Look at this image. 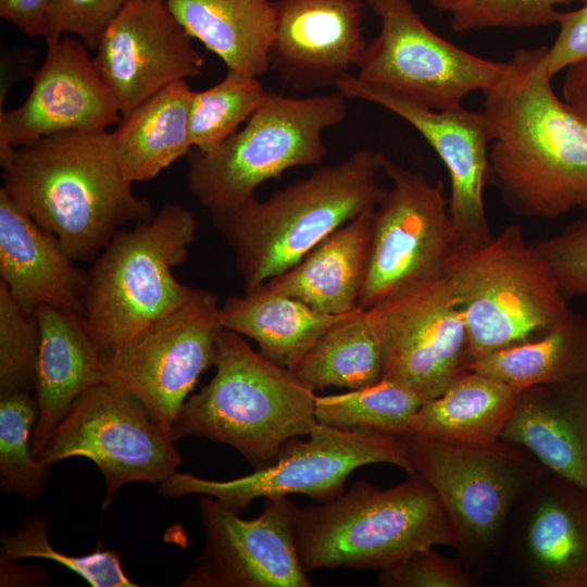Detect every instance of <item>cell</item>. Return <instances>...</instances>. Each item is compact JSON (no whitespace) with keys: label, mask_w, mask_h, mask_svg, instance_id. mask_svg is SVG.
<instances>
[{"label":"cell","mask_w":587,"mask_h":587,"mask_svg":"<svg viewBox=\"0 0 587 587\" xmlns=\"http://www.w3.org/2000/svg\"><path fill=\"white\" fill-rule=\"evenodd\" d=\"M462 0H429V2L441 12H452Z\"/></svg>","instance_id":"45"},{"label":"cell","mask_w":587,"mask_h":587,"mask_svg":"<svg viewBox=\"0 0 587 587\" xmlns=\"http://www.w3.org/2000/svg\"><path fill=\"white\" fill-rule=\"evenodd\" d=\"M587 0H462L452 11L454 32L504 27L523 28L542 26L561 21L564 12L557 5Z\"/></svg>","instance_id":"37"},{"label":"cell","mask_w":587,"mask_h":587,"mask_svg":"<svg viewBox=\"0 0 587 587\" xmlns=\"http://www.w3.org/2000/svg\"><path fill=\"white\" fill-rule=\"evenodd\" d=\"M95 65L122 114L203 72L204 58L165 0H128L103 34Z\"/></svg>","instance_id":"18"},{"label":"cell","mask_w":587,"mask_h":587,"mask_svg":"<svg viewBox=\"0 0 587 587\" xmlns=\"http://www.w3.org/2000/svg\"><path fill=\"white\" fill-rule=\"evenodd\" d=\"M442 277L466 326L470 362L538 338L571 313L565 295L515 224L482 247L455 249Z\"/></svg>","instance_id":"7"},{"label":"cell","mask_w":587,"mask_h":587,"mask_svg":"<svg viewBox=\"0 0 587 587\" xmlns=\"http://www.w3.org/2000/svg\"><path fill=\"white\" fill-rule=\"evenodd\" d=\"M340 92L294 98L270 91L243 126L216 151L191 150L187 187L212 215L254 198L263 183L296 166H316L327 149L323 134L347 115Z\"/></svg>","instance_id":"8"},{"label":"cell","mask_w":587,"mask_h":587,"mask_svg":"<svg viewBox=\"0 0 587 587\" xmlns=\"http://www.w3.org/2000/svg\"><path fill=\"white\" fill-rule=\"evenodd\" d=\"M193 90L176 82L122 114L111 132L116 161L130 182L158 176L192 150L189 111Z\"/></svg>","instance_id":"28"},{"label":"cell","mask_w":587,"mask_h":587,"mask_svg":"<svg viewBox=\"0 0 587 587\" xmlns=\"http://www.w3.org/2000/svg\"><path fill=\"white\" fill-rule=\"evenodd\" d=\"M392 487L358 480L319 505L297 508L295 537L307 572L319 569H388L417 549L455 548L448 515L417 473Z\"/></svg>","instance_id":"5"},{"label":"cell","mask_w":587,"mask_h":587,"mask_svg":"<svg viewBox=\"0 0 587 587\" xmlns=\"http://www.w3.org/2000/svg\"><path fill=\"white\" fill-rule=\"evenodd\" d=\"M385 160L380 152L357 150L263 201L253 198L212 215L233 251L245 289L290 270L336 229L374 211L386 192L377 183Z\"/></svg>","instance_id":"3"},{"label":"cell","mask_w":587,"mask_h":587,"mask_svg":"<svg viewBox=\"0 0 587 587\" xmlns=\"http://www.w3.org/2000/svg\"><path fill=\"white\" fill-rule=\"evenodd\" d=\"M271 68L295 90L334 86L366 47L361 0H275Z\"/></svg>","instance_id":"21"},{"label":"cell","mask_w":587,"mask_h":587,"mask_svg":"<svg viewBox=\"0 0 587 587\" xmlns=\"http://www.w3.org/2000/svg\"><path fill=\"white\" fill-rule=\"evenodd\" d=\"M217 298L195 288L177 310L130 341L102 354V382L140 400L171 437L199 376L214 365L224 329Z\"/></svg>","instance_id":"14"},{"label":"cell","mask_w":587,"mask_h":587,"mask_svg":"<svg viewBox=\"0 0 587 587\" xmlns=\"http://www.w3.org/2000/svg\"><path fill=\"white\" fill-rule=\"evenodd\" d=\"M520 392L466 370L440 396L423 402L410 421L407 436L448 442L501 439Z\"/></svg>","instance_id":"29"},{"label":"cell","mask_w":587,"mask_h":587,"mask_svg":"<svg viewBox=\"0 0 587 587\" xmlns=\"http://www.w3.org/2000/svg\"><path fill=\"white\" fill-rule=\"evenodd\" d=\"M335 89L348 100H363L392 112L433 147L450 177L448 203L455 249L477 248L491 240L483 191L490 180L489 145L494 134L483 111L422 108L370 86L353 74L342 77Z\"/></svg>","instance_id":"17"},{"label":"cell","mask_w":587,"mask_h":587,"mask_svg":"<svg viewBox=\"0 0 587 587\" xmlns=\"http://www.w3.org/2000/svg\"><path fill=\"white\" fill-rule=\"evenodd\" d=\"M547 50L516 48L482 90V111L502 200L520 216L549 220L587 207V118L553 91Z\"/></svg>","instance_id":"1"},{"label":"cell","mask_w":587,"mask_h":587,"mask_svg":"<svg viewBox=\"0 0 587 587\" xmlns=\"http://www.w3.org/2000/svg\"><path fill=\"white\" fill-rule=\"evenodd\" d=\"M2 559L40 558L55 561L70 569L93 587H134L138 584L124 573L118 555L111 550L97 549L86 555H67L49 541L48 522L38 514L29 516L16 532L2 540Z\"/></svg>","instance_id":"35"},{"label":"cell","mask_w":587,"mask_h":587,"mask_svg":"<svg viewBox=\"0 0 587 587\" xmlns=\"http://www.w3.org/2000/svg\"><path fill=\"white\" fill-rule=\"evenodd\" d=\"M9 198L74 262H93L128 223L154 216L120 167L109 130L67 132L0 152Z\"/></svg>","instance_id":"2"},{"label":"cell","mask_w":587,"mask_h":587,"mask_svg":"<svg viewBox=\"0 0 587 587\" xmlns=\"http://www.w3.org/2000/svg\"><path fill=\"white\" fill-rule=\"evenodd\" d=\"M349 314V313H348ZM344 315H332L271 289L266 283L233 296L220 309L223 328L253 339L273 363L294 370Z\"/></svg>","instance_id":"27"},{"label":"cell","mask_w":587,"mask_h":587,"mask_svg":"<svg viewBox=\"0 0 587 587\" xmlns=\"http://www.w3.org/2000/svg\"><path fill=\"white\" fill-rule=\"evenodd\" d=\"M467 370L520 391L587 376V320L571 312L545 335L475 359Z\"/></svg>","instance_id":"30"},{"label":"cell","mask_w":587,"mask_h":587,"mask_svg":"<svg viewBox=\"0 0 587 587\" xmlns=\"http://www.w3.org/2000/svg\"><path fill=\"white\" fill-rule=\"evenodd\" d=\"M314 391L357 389L383 378L384 349L369 310L358 309L328 328L292 370Z\"/></svg>","instance_id":"31"},{"label":"cell","mask_w":587,"mask_h":587,"mask_svg":"<svg viewBox=\"0 0 587 587\" xmlns=\"http://www.w3.org/2000/svg\"><path fill=\"white\" fill-rule=\"evenodd\" d=\"M37 416L30 392H0V488L25 500L38 499L50 476V466L32 451Z\"/></svg>","instance_id":"34"},{"label":"cell","mask_w":587,"mask_h":587,"mask_svg":"<svg viewBox=\"0 0 587 587\" xmlns=\"http://www.w3.org/2000/svg\"><path fill=\"white\" fill-rule=\"evenodd\" d=\"M559 25V34L545 58L551 77L587 59V1L579 9L564 12Z\"/></svg>","instance_id":"41"},{"label":"cell","mask_w":587,"mask_h":587,"mask_svg":"<svg viewBox=\"0 0 587 587\" xmlns=\"http://www.w3.org/2000/svg\"><path fill=\"white\" fill-rule=\"evenodd\" d=\"M39 349L35 371L38 416L32 434L35 458L47 439L89 389L102 383V354L82 315L51 305L35 311Z\"/></svg>","instance_id":"24"},{"label":"cell","mask_w":587,"mask_h":587,"mask_svg":"<svg viewBox=\"0 0 587 587\" xmlns=\"http://www.w3.org/2000/svg\"><path fill=\"white\" fill-rule=\"evenodd\" d=\"M39 326L0 280V392L35 391Z\"/></svg>","instance_id":"36"},{"label":"cell","mask_w":587,"mask_h":587,"mask_svg":"<svg viewBox=\"0 0 587 587\" xmlns=\"http://www.w3.org/2000/svg\"><path fill=\"white\" fill-rule=\"evenodd\" d=\"M383 587H473L474 576L457 558L446 557L434 547L413 551L397 564L380 571Z\"/></svg>","instance_id":"39"},{"label":"cell","mask_w":587,"mask_h":587,"mask_svg":"<svg viewBox=\"0 0 587 587\" xmlns=\"http://www.w3.org/2000/svg\"><path fill=\"white\" fill-rule=\"evenodd\" d=\"M560 234L532 243L565 295L587 296V207Z\"/></svg>","instance_id":"38"},{"label":"cell","mask_w":587,"mask_h":587,"mask_svg":"<svg viewBox=\"0 0 587 587\" xmlns=\"http://www.w3.org/2000/svg\"><path fill=\"white\" fill-rule=\"evenodd\" d=\"M523 577L537 587H587V494L546 471L517 501L507 530Z\"/></svg>","instance_id":"20"},{"label":"cell","mask_w":587,"mask_h":587,"mask_svg":"<svg viewBox=\"0 0 587 587\" xmlns=\"http://www.w3.org/2000/svg\"><path fill=\"white\" fill-rule=\"evenodd\" d=\"M48 580L46 572L40 569L22 566L16 560L0 558V585L1 586H39Z\"/></svg>","instance_id":"44"},{"label":"cell","mask_w":587,"mask_h":587,"mask_svg":"<svg viewBox=\"0 0 587 587\" xmlns=\"http://www.w3.org/2000/svg\"><path fill=\"white\" fill-rule=\"evenodd\" d=\"M214 365V377L183 404L172 428L174 441L203 437L226 444L262 469L287 440L315 425L314 390L241 335L222 330Z\"/></svg>","instance_id":"4"},{"label":"cell","mask_w":587,"mask_h":587,"mask_svg":"<svg viewBox=\"0 0 587 587\" xmlns=\"http://www.w3.org/2000/svg\"><path fill=\"white\" fill-rule=\"evenodd\" d=\"M414 473L438 496L465 567L485 566L502 548L513 510L546 469L502 439L448 442L407 436Z\"/></svg>","instance_id":"9"},{"label":"cell","mask_w":587,"mask_h":587,"mask_svg":"<svg viewBox=\"0 0 587 587\" xmlns=\"http://www.w3.org/2000/svg\"><path fill=\"white\" fill-rule=\"evenodd\" d=\"M380 30L358 64L361 82L430 110L458 109L491 86L505 62L472 54L434 33L409 0H366Z\"/></svg>","instance_id":"11"},{"label":"cell","mask_w":587,"mask_h":587,"mask_svg":"<svg viewBox=\"0 0 587 587\" xmlns=\"http://www.w3.org/2000/svg\"><path fill=\"white\" fill-rule=\"evenodd\" d=\"M71 457L90 459L102 473L103 509L124 485L162 483L182 463L173 438L140 400L103 382L73 404L36 459L51 466Z\"/></svg>","instance_id":"13"},{"label":"cell","mask_w":587,"mask_h":587,"mask_svg":"<svg viewBox=\"0 0 587 587\" xmlns=\"http://www.w3.org/2000/svg\"><path fill=\"white\" fill-rule=\"evenodd\" d=\"M308 436L287 440L268 465L249 475L211 480L175 472L161 483L159 494L205 495L239 513L261 497L298 494L320 502L333 500L345 492L349 475L366 464L388 463L414 473L407 436L341 430L317 422Z\"/></svg>","instance_id":"10"},{"label":"cell","mask_w":587,"mask_h":587,"mask_svg":"<svg viewBox=\"0 0 587 587\" xmlns=\"http://www.w3.org/2000/svg\"><path fill=\"white\" fill-rule=\"evenodd\" d=\"M391 180L372 212L359 309H370L411 287L444 276L455 234L441 180L386 158Z\"/></svg>","instance_id":"12"},{"label":"cell","mask_w":587,"mask_h":587,"mask_svg":"<svg viewBox=\"0 0 587 587\" xmlns=\"http://www.w3.org/2000/svg\"><path fill=\"white\" fill-rule=\"evenodd\" d=\"M205 544L184 587H311L295 537L297 507L287 496L265 498L251 520L213 497H200Z\"/></svg>","instance_id":"16"},{"label":"cell","mask_w":587,"mask_h":587,"mask_svg":"<svg viewBox=\"0 0 587 587\" xmlns=\"http://www.w3.org/2000/svg\"><path fill=\"white\" fill-rule=\"evenodd\" d=\"M0 188V280L27 312L51 305L84 317L88 273Z\"/></svg>","instance_id":"22"},{"label":"cell","mask_w":587,"mask_h":587,"mask_svg":"<svg viewBox=\"0 0 587 587\" xmlns=\"http://www.w3.org/2000/svg\"><path fill=\"white\" fill-rule=\"evenodd\" d=\"M423 400L407 387L380 379L338 395L315 396L317 423L341 430H372L407 436Z\"/></svg>","instance_id":"32"},{"label":"cell","mask_w":587,"mask_h":587,"mask_svg":"<svg viewBox=\"0 0 587 587\" xmlns=\"http://www.w3.org/2000/svg\"><path fill=\"white\" fill-rule=\"evenodd\" d=\"M128 0H51L45 41L74 34L96 50L107 28Z\"/></svg>","instance_id":"40"},{"label":"cell","mask_w":587,"mask_h":587,"mask_svg":"<svg viewBox=\"0 0 587 587\" xmlns=\"http://www.w3.org/2000/svg\"><path fill=\"white\" fill-rule=\"evenodd\" d=\"M192 37L227 71L262 76L271 68L277 13L271 0H165Z\"/></svg>","instance_id":"26"},{"label":"cell","mask_w":587,"mask_h":587,"mask_svg":"<svg viewBox=\"0 0 587 587\" xmlns=\"http://www.w3.org/2000/svg\"><path fill=\"white\" fill-rule=\"evenodd\" d=\"M51 0H0V16L21 32L45 39Z\"/></svg>","instance_id":"42"},{"label":"cell","mask_w":587,"mask_h":587,"mask_svg":"<svg viewBox=\"0 0 587 587\" xmlns=\"http://www.w3.org/2000/svg\"><path fill=\"white\" fill-rule=\"evenodd\" d=\"M193 213L164 204L152 218L121 229L88 273L84 320L101 354L130 341L180 308L195 288L173 268L187 261L197 234Z\"/></svg>","instance_id":"6"},{"label":"cell","mask_w":587,"mask_h":587,"mask_svg":"<svg viewBox=\"0 0 587 587\" xmlns=\"http://www.w3.org/2000/svg\"><path fill=\"white\" fill-rule=\"evenodd\" d=\"M501 439L587 494V376L522 390Z\"/></svg>","instance_id":"23"},{"label":"cell","mask_w":587,"mask_h":587,"mask_svg":"<svg viewBox=\"0 0 587 587\" xmlns=\"http://www.w3.org/2000/svg\"><path fill=\"white\" fill-rule=\"evenodd\" d=\"M384 349L383 378L423 402L440 396L470 363L465 323L444 277L367 309Z\"/></svg>","instance_id":"15"},{"label":"cell","mask_w":587,"mask_h":587,"mask_svg":"<svg viewBox=\"0 0 587 587\" xmlns=\"http://www.w3.org/2000/svg\"><path fill=\"white\" fill-rule=\"evenodd\" d=\"M372 212L336 229L298 264L266 285L326 314L344 315L358 310Z\"/></svg>","instance_id":"25"},{"label":"cell","mask_w":587,"mask_h":587,"mask_svg":"<svg viewBox=\"0 0 587 587\" xmlns=\"http://www.w3.org/2000/svg\"><path fill=\"white\" fill-rule=\"evenodd\" d=\"M25 101L0 110V152L67 132L108 130L121 121L113 97L79 39L46 41Z\"/></svg>","instance_id":"19"},{"label":"cell","mask_w":587,"mask_h":587,"mask_svg":"<svg viewBox=\"0 0 587 587\" xmlns=\"http://www.w3.org/2000/svg\"><path fill=\"white\" fill-rule=\"evenodd\" d=\"M270 95L259 77L235 71L210 88L195 91L189 111V135L195 150L216 151L238 132Z\"/></svg>","instance_id":"33"},{"label":"cell","mask_w":587,"mask_h":587,"mask_svg":"<svg viewBox=\"0 0 587 587\" xmlns=\"http://www.w3.org/2000/svg\"><path fill=\"white\" fill-rule=\"evenodd\" d=\"M563 99L587 118V59L566 68Z\"/></svg>","instance_id":"43"}]
</instances>
